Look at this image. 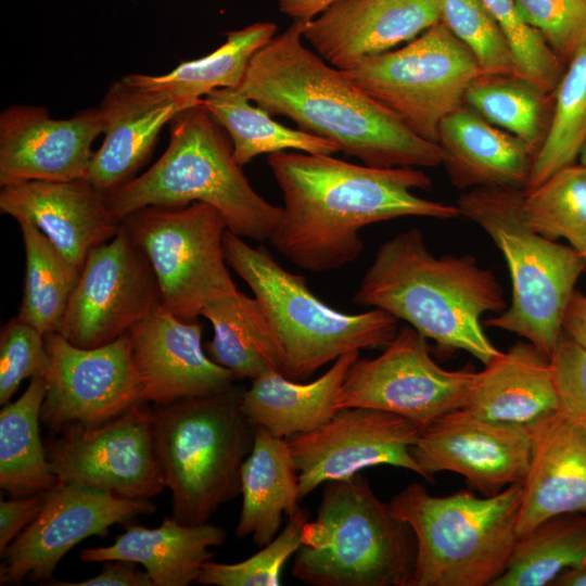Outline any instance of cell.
<instances>
[{"label": "cell", "instance_id": "18", "mask_svg": "<svg viewBox=\"0 0 586 586\" xmlns=\"http://www.w3.org/2000/svg\"><path fill=\"white\" fill-rule=\"evenodd\" d=\"M531 447L528 426L482 419L459 408L421 429L411 455L424 480L455 472L483 496H493L523 483Z\"/></svg>", "mask_w": 586, "mask_h": 586}, {"label": "cell", "instance_id": "4", "mask_svg": "<svg viewBox=\"0 0 586 586\" xmlns=\"http://www.w3.org/2000/svg\"><path fill=\"white\" fill-rule=\"evenodd\" d=\"M170 126L163 155L142 175L106 194L113 216L122 221L145 206L202 202L220 213L232 233L268 240L282 207L253 189L233 156L227 132L203 101L177 114Z\"/></svg>", "mask_w": 586, "mask_h": 586}, {"label": "cell", "instance_id": "38", "mask_svg": "<svg viewBox=\"0 0 586 586\" xmlns=\"http://www.w3.org/2000/svg\"><path fill=\"white\" fill-rule=\"evenodd\" d=\"M526 225L550 239H564L583 254L586 251V167L565 166L533 190L524 191Z\"/></svg>", "mask_w": 586, "mask_h": 586}, {"label": "cell", "instance_id": "40", "mask_svg": "<svg viewBox=\"0 0 586 586\" xmlns=\"http://www.w3.org/2000/svg\"><path fill=\"white\" fill-rule=\"evenodd\" d=\"M288 519L284 528L252 557L231 564L206 561L196 583L212 586L280 585L284 564L301 547L302 531L309 520V512L301 508Z\"/></svg>", "mask_w": 586, "mask_h": 586}, {"label": "cell", "instance_id": "43", "mask_svg": "<svg viewBox=\"0 0 586 586\" xmlns=\"http://www.w3.org/2000/svg\"><path fill=\"white\" fill-rule=\"evenodd\" d=\"M524 21L537 30L566 66L586 38V0H514Z\"/></svg>", "mask_w": 586, "mask_h": 586}, {"label": "cell", "instance_id": "9", "mask_svg": "<svg viewBox=\"0 0 586 586\" xmlns=\"http://www.w3.org/2000/svg\"><path fill=\"white\" fill-rule=\"evenodd\" d=\"M523 195L521 189L475 188L460 195L456 205L491 237L510 272V306L483 323L524 337L550 358L586 263L572 246L526 225Z\"/></svg>", "mask_w": 586, "mask_h": 586}, {"label": "cell", "instance_id": "39", "mask_svg": "<svg viewBox=\"0 0 586 586\" xmlns=\"http://www.w3.org/2000/svg\"><path fill=\"white\" fill-rule=\"evenodd\" d=\"M441 21L470 50L482 74L519 75L513 52L482 0H440Z\"/></svg>", "mask_w": 586, "mask_h": 586}, {"label": "cell", "instance_id": "7", "mask_svg": "<svg viewBox=\"0 0 586 586\" xmlns=\"http://www.w3.org/2000/svg\"><path fill=\"white\" fill-rule=\"evenodd\" d=\"M522 483L493 496L468 489L434 496L411 483L388 507L417 540L412 586H493L506 572L519 539Z\"/></svg>", "mask_w": 586, "mask_h": 586}, {"label": "cell", "instance_id": "44", "mask_svg": "<svg viewBox=\"0 0 586 586\" xmlns=\"http://www.w3.org/2000/svg\"><path fill=\"white\" fill-rule=\"evenodd\" d=\"M558 411L586 424V349L562 331L551 355Z\"/></svg>", "mask_w": 586, "mask_h": 586}, {"label": "cell", "instance_id": "29", "mask_svg": "<svg viewBox=\"0 0 586 586\" xmlns=\"http://www.w3.org/2000/svg\"><path fill=\"white\" fill-rule=\"evenodd\" d=\"M241 495L235 535H251L255 545L264 547L278 535L282 515L291 517L302 508L298 473L286 438L255 428L252 450L241 468Z\"/></svg>", "mask_w": 586, "mask_h": 586}, {"label": "cell", "instance_id": "47", "mask_svg": "<svg viewBox=\"0 0 586 586\" xmlns=\"http://www.w3.org/2000/svg\"><path fill=\"white\" fill-rule=\"evenodd\" d=\"M562 331L586 349V294L573 292L563 316Z\"/></svg>", "mask_w": 586, "mask_h": 586}, {"label": "cell", "instance_id": "28", "mask_svg": "<svg viewBox=\"0 0 586 586\" xmlns=\"http://www.w3.org/2000/svg\"><path fill=\"white\" fill-rule=\"evenodd\" d=\"M360 351L342 355L317 380L308 383L270 371L252 380L243 392L242 410L247 421L264 426L277 437L313 431L339 411L340 388Z\"/></svg>", "mask_w": 586, "mask_h": 586}, {"label": "cell", "instance_id": "13", "mask_svg": "<svg viewBox=\"0 0 586 586\" xmlns=\"http://www.w3.org/2000/svg\"><path fill=\"white\" fill-rule=\"evenodd\" d=\"M152 407L138 403L101 424L72 426L46 444L59 482L150 499L166 487L151 423Z\"/></svg>", "mask_w": 586, "mask_h": 586}, {"label": "cell", "instance_id": "12", "mask_svg": "<svg viewBox=\"0 0 586 586\" xmlns=\"http://www.w3.org/2000/svg\"><path fill=\"white\" fill-rule=\"evenodd\" d=\"M477 371L446 370L431 356L428 339L407 324L374 358L358 357L340 388L339 409L366 407L399 415L420 430L462 408Z\"/></svg>", "mask_w": 586, "mask_h": 586}, {"label": "cell", "instance_id": "6", "mask_svg": "<svg viewBox=\"0 0 586 586\" xmlns=\"http://www.w3.org/2000/svg\"><path fill=\"white\" fill-rule=\"evenodd\" d=\"M244 387L153 405L154 446L171 493L173 518L207 523L220 506L241 494V468L255 428L242 410Z\"/></svg>", "mask_w": 586, "mask_h": 586}, {"label": "cell", "instance_id": "34", "mask_svg": "<svg viewBox=\"0 0 586 586\" xmlns=\"http://www.w3.org/2000/svg\"><path fill=\"white\" fill-rule=\"evenodd\" d=\"M17 222L26 258L17 316L43 335L60 332L81 269L69 262L31 222Z\"/></svg>", "mask_w": 586, "mask_h": 586}, {"label": "cell", "instance_id": "41", "mask_svg": "<svg viewBox=\"0 0 586 586\" xmlns=\"http://www.w3.org/2000/svg\"><path fill=\"white\" fill-rule=\"evenodd\" d=\"M504 33L520 76L553 95L565 65L543 36L522 17L514 0H482Z\"/></svg>", "mask_w": 586, "mask_h": 586}, {"label": "cell", "instance_id": "45", "mask_svg": "<svg viewBox=\"0 0 586 586\" xmlns=\"http://www.w3.org/2000/svg\"><path fill=\"white\" fill-rule=\"evenodd\" d=\"M44 493L0 502V553L30 524L42 508Z\"/></svg>", "mask_w": 586, "mask_h": 586}, {"label": "cell", "instance_id": "11", "mask_svg": "<svg viewBox=\"0 0 586 586\" xmlns=\"http://www.w3.org/2000/svg\"><path fill=\"white\" fill-rule=\"evenodd\" d=\"M342 71L416 135L435 143L442 120L463 104L468 86L482 74L470 50L442 21L403 48Z\"/></svg>", "mask_w": 586, "mask_h": 586}, {"label": "cell", "instance_id": "35", "mask_svg": "<svg viewBox=\"0 0 586 586\" xmlns=\"http://www.w3.org/2000/svg\"><path fill=\"white\" fill-rule=\"evenodd\" d=\"M586 564V513L550 517L521 535L493 586H551L566 569Z\"/></svg>", "mask_w": 586, "mask_h": 586}, {"label": "cell", "instance_id": "14", "mask_svg": "<svg viewBox=\"0 0 586 586\" xmlns=\"http://www.w3.org/2000/svg\"><path fill=\"white\" fill-rule=\"evenodd\" d=\"M160 304L154 270L120 222L115 237L87 255L59 333L77 347H100Z\"/></svg>", "mask_w": 586, "mask_h": 586}, {"label": "cell", "instance_id": "19", "mask_svg": "<svg viewBox=\"0 0 586 586\" xmlns=\"http://www.w3.org/2000/svg\"><path fill=\"white\" fill-rule=\"evenodd\" d=\"M99 107L52 118L44 107L12 105L0 114V186L86 178L92 143L103 133Z\"/></svg>", "mask_w": 586, "mask_h": 586}, {"label": "cell", "instance_id": "21", "mask_svg": "<svg viewBox=\"0 0 586 586\" xmlns=\"http://www.w3.org/2000/svg\"><path fill=\"white\" fill-rule=\"evenodd\" d=\"M440 21V0H334L306 22L303 38L326 62L347 69Z\"/></svg>", "mask_w": 586, "mask_h": 586}, {"label": "cell", "instance_id": "48", "mask_svg": "<svg viewBox=\"0 0 586 586\" xmlns=\"http://www.w3.org/2000/svg\"><path fill=\"white\" fill-rule=\"evenodd\" d=\"M334 0H278L281 13L293 21H310Z\"/></svg>", "mask_w": 586, "mask_h": 586}, {"label": "cell", "instance_id": "33", "mask_svg": "<svg viewBox=\"0 0 586 586\" xmlns=\"http://www.w3.org/2000/svg\"><path fill=\"white\" fill-rule=\"evenodd\" d=\"M203 104L227 132L241 166L262 154L285 150L327 155L340 152L329 140L279 124L237 88L213 90L203 98Z\"/></svg>", "mask_w": 586, "mask_h": 586}, {"label": "cell", "instance_id": "51", "mask_svg": "<svg viewBox=\"0 0 586 586\" xmlns=\"http://www.w3.org/2000/svg\"><path fill=\"white\" fill-rule=\"evenodd\" d=\"M586 263V251L582 254Z\"/></svg>", "mask_w": 586, "mask_h": 586}, {"label": "cell", "instance_id": "16", "mask_svg": "<svg viewBox=\"0 0 586 586\" xmlns=\"http://www.w3.org/2000/svg\"><path fill=\"white\" fill-rule=\"evenodd\" d=\"M155 511L150 499L124 498L107 491L59 482L46 492L37 517L0 553V584L50 579L60 560L78 543L105 535L113 524Z\"/></svg>", "mask_w": 586, "mask_h": 586}, {"label": "cell", "instance_id": "5", "mask_svg": "<svg viewBox=\"0 0 586 586\" xmlns=\"http://www.w3.org/2000/svg\"><path fill=\"white\" fill-rule=\"evenodd\" d=\"M417 540L357 473L324 484L307 521L292 574L313 586H412Z\"/></svg>", "mask_w": 586, "mask_h": 586}, {"label": "cell", "instance_id": "17", "mask_svg": "<svg viewBox=\"0 0 586 586\" xmlns=\"http://www.w3.org/2000/svg\"><path fill=\"white\" fill-rule=\"evenodd\" d=\"M420 428L392 412L353 407L341 409L326 424L290 436L298 473L300 498L319 485L346 480L370 467L387 464L419 474L411 455Z\"/></svg>", "mask_w": 586, "mask_h": 586}, {"label": "cell", "instance_id": "15", "mask_svg": "<svg viewBox=\"0 0 586 586\" xmlns=\"http://www.w3.org/2000/svg\"><path fill=\"white\" fill-rule=\"evenodd\" d=\"M50 357L40 420L54 433L101 424L141 403L129 334L81 348L61 333L44 335Z\"/></svg>", "mask_w": 586, "mask_h": 586}, {"label": "cell", "instance_id": "46", "mask_svg": "<svg viewBox=\"0 0 586 586\" xmlns=\"http://www.w3.org/2000/svg\"><path fill=\"white\" fill-rule=\"evenodd\" d=\"M58 586H153V581L146 571H142L137 563L127 560H107L98 575L76 582H55Z\"/></svg>", "mask_w": 586, "mask_h": 586}, {"label": "cell", "instance_id": "8", "mask_svg": "<svg viewBox=\"0 0 586 586\" xmlns=\"http://www.w3.org/2000/svg\"><path fill=\"white\" fill-rule=\"evenodd\" d=\"M224 252L262 304L280 351L281 373L290 380L306 381L344 354L386 346L398 331V319L384 310L346 314L330 307L266 247H254L229 230Z\"/></svg>", "mask_w": 586, "mask_h": 586}, {"label": "cell", "instance_id": "37", "mask_svg": "<svg viewBox=\"0 0 586 586\" xmlns=\"http://www.w3.org/2000/svg\"><path fill=\"white\" fill-rule=\"evenodd\" d=\"M586 143V38L566 64L553 94L550 124L536 152L524 191L576 163Z\"/></svg>", "mask_w": 586, "mask_h": 586}, {"label": "cell", "instance_id": "2", "mask_svg": "<svg viewBox=\"0 0 586 586\" xmlns=\"http://www.w3.org/2000/svg\"><path fill=\"white\" fill-rule=\"evenodd\" d=\"M306 22L293 21L253 56L239 91L270 115L288 117L365 165H441L438 143L416 135L342 69L304 46Z\"/></svg>", "mask_w": 586, "mask_h": 586}, {"label": "cell", "instance_id": "49", "mask_svg": "<svg viewBox=\"0 0 586 586\" xmlns=\"http://www.w3.org/2000/svg\"><path fill=\"white\" fill-rule=\"evenodd\" d=\"M551 586H586V564L564 570Z\"/></svg>", "mask_w": 586, "mask_h": 586}, {"label": "cell", "instance_id": "32", "mask_svg": "<svg viewBox=\"0 0 586 586\" xmlns=\"http://www.w3.org/2000/svg\"><path fill=\"white\" fill-rule=\"evenodd\" d=\"M44 377H34L13 403L0 412V486L13 498L44 493L59 484L40 438L46 396Z\"/></svg>", "mask_w": 586, "mask_h": 586}, {"label": "cell", "instance_id": "27", "mask_svg": "<svg viewBox=\"0 0 586 586\" xmlns=\"http://www.w3.org/2000/svg\"><path fill=\"white\" fill-rule=\"evenodd\" d=\"M224 527L203 523L187 525L173 517L158 527L132 525L105 547L80 550L84 562L127 560L144 566L153 586H188L196 583L203 564L224 545Z\"/></svg>", "mask_w": 586, "mask_h": 586}, {"label": "cell", "instance_id": "31", "mask_svg": "<svg viewBox=\"0 0 586 586\" xmlns=\"http://www.w3.org/2000/svg\"><path fill=\"white\" fill-rule=\"evenodd\" d=\"M213 327L206 353L237 379L251 381L270 371L281 372L278 343L266 313L253 295L241 291L209 303L202 311Z\"/></svg>", "mask_w": 586, "mask_h": 586}, {"label": "cell", "instance_id": "42", "mask_svg": "<svg viewBox=\"0 0 586 586\" xmlns=\"http://www.w3.org/2000/svg\"><path fill=\"white\" fill-rule=\"evenodd\" d=\"M50 368L44 335L15 316L0 332V405L9 403L27 378L46 377Z\"/></svg>", "mask_w": 586, "mask_h": 586}, {"label": "cell", "instance_id": "50", "mask_svg": "<svg viewBox=\"0 0 586 586\" xmlns=\"http://www.w3.org/2000/svg\"><path fill=\"white\" fill-rule=\"evenodd\" d=\"M578 158H579V163L586 167V143L583 146Z\"/></svg>", "mask_w": 586, "mask_h": 586}, {"label": "cell", "instance_id": "36", "mask_svg": "<svg viewBox=\"0 0 586 586\" xmlns=\"http://www.w3.org/2000/svg\"><path fill=\"white\" fill-rule=\"evenodd\" d=\"M463 104L521 139L535 156L550 124L553 95L519 75L481 74L468 86Z\"/></svg>", "mask_w": 586, "mask_h": 586}, {"label": "cell", "instance_id": "23", "mask_svg": "<svg viewBox=\"0 0 586 586\" xmlns=\"http://www.w3.org/2000/svg\"><path fill=\"white\" fill-rule=\"evenodd\" d=\"M527 426L531 461L522 483L519 537L550 517L586 513V424L557 410Z\"/></svg>", "mask_w": 586, "mask_h": 586}, {"label": "cell", "instance_id": "25", "mask_svg": "<svg viewBox=\"0 0 586 586\" xmlns=\"http://www.w3.org/2000/svg\"><path fill=\"white\" fill-rule=\"evenodd\" d=\"M437 136L455 188L525 189L534 158L530 148L466 104L442 120Z\"/></svg>", "mask_w": 586, "mask_h": 586}, {"label": "cell", "instance_id": "24", "mask_svg": "<svg viewBox=\"0 0 586 586\" xmlns=\"http://www.w3.org/2000/svg\"><path fill=\"white\" fill-rule=\"evenodd\" d=\"M99 109L104 139L86 179L107 194L133 178L150 157L162 128L189 107L124 76L110 86Z\"/></svg>", "mask_w": 586, "mask_h": 586}, {"label": "cell", "instance_id": "10", "mask_svg": "<svg viewBox=\"0 0 586 586\" xmlns=\"http://www.w3.org/2000/svg\"><path fill=\"white\" fill-rule=\"evenodd\" d=\"M148 257L160 288L161 306L194 320L212 302L238 291L224 252L228 230L213 206H145L122 221Z\"/></svg>", "mask_w": 586, "mask_h": 586}, {"label": "cell", "instance_id": "3", "mask_svg": "<svg viewBox=\"0 0 586 586\" xmlns=\"http://www.w3.org/2000/svg\"><path fill=\"white\" fill-rule=\"evenodd\" d=\"M352 301L384 310L438 347L462 349L484 365L500 353L481 321L486 313L507 308L496 275L472 255H434L418 228L378 247Z\"/></svg>", "mask_w": 586, "mask_h": 586}, {"label": "cell", "instance_id": "20", "mask_svg": "<svg viewBox=\"0 0 586 586\" xmlns=\"http://www.w3.org/2000/svg\"><path fill=\"white\" fill-rule=\"evenodd\" d=\"M202 332L198 320L180 319L161 304L128 332L142 402L165 405L234 384L233 372L205 353Z\"/></svg>", "mask_w": 586, "mask_h": 586}, {"label": "cell", "instance_id": "22", "mask_svg": "<svg viewBox=\"0 0 586 586\" xmlns=\"http://www.w3.org/2000/svg\"><path fill=\"white\" fill-rule=\"evenodd\" d=\"M0 211L16 221L31 222L80 269L89 252L110 241L120 228L106 194L86 178L3 186Z\"/></svg>", "mask_w": 586, "mask_h": 586}, {"label": "cell", "instance_id": "30", "mask_svg": "<svg viewBox=\"0 0 586 586\" xmlns=\"http://www.w3.org/2000/svg\"><path fill=\"white\" fill-rule=\"evenodd\" d=\"M277 33L271 22H256L241 29L228 31L226 41L200 59L180 63L161 75L129 74L133 85L163 93L191 107L220 88H239L253 56Z\"/></svg>", "mask_w": 586, "mask_h": 586}, {"label": "cell", "instance_id": "1", "mask_svg": "<svg viewBox=\"0 0 586 586\" xmlns=\"http://www.w3.org/2000/svg\"><path fill=\"white\" fill-rule=\"evenodd\" d=\"M268 166L282 193V216L268 239L290 263L324 272L355 262L366 226L407 216L454 219L457 205L422 199L430 177L417 167H373L332 155L281 151Z\"/></svg>", "mask_w": 586, "mask_h": 586}, {"label": "cell", "instance_id": "26", "mask_svg": "<svg viewBox=\"0 0 586 586\" xmlns=\"http://www.w3.org/2000/svg\"><path fill=\"white\" fill-rule=\"evenodd\" d=\"M462 409L482 419L526 426L557 411L550 358L528 341L517 342L477 371Z\"/></svg>", "mask_w": 586, "mask_h": 586}]
</instances>
